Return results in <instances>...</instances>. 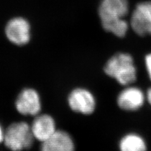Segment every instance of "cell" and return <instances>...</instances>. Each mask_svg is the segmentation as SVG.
<instances>
[{
	"mask_svg": "<svg viewBox=\"0 0 151 151\" xmlns=\"http://www.w3.org/2000/svg\"><path fill=\"white\" fill-rule=\"evenodd\" d=\"M145 95L140 89L129 87L124 89L117 98V104L122 110L135 111L144 105Z\"/></svg>",
	"mask_w": 151,
	"mask_h": 151,
	"instance_id": "8",
	"label": "cell"
},
{
	"mask_svg": "<svg viewBox=\"0 0 151 151\" xmlns=\"http://www.w3.org/2000/svg\"><path fill=\"white\" fill-rule=\"evenodd\" d=\"M4 134H3V129L1 128V125H0V142H1L4 140Z\"/></svg>",
	"mask_w": 151,
	"mask_h": 151,
	"instance_id": "14",
	"label": "cell"
},
{
	"mask_svg": "<svg viewBox=\"0 0 151 151\" xmlns=\"http://www.w3.org/2000/svg\"><path fill=\"white\" fill-rule=\"evenodd\" d=\"M147 98L148 102L150 103V105H151V88H149L147 91Z\"/></svg>",
	"mask_w": 151,
	"mask_h": 151,
	"instance_id": "13",
	"label": "cell"
},
{
	"mask_svg": "<svg viewBox=\"0 0 151 151\" xmlns=\"http://www.w3.org/2000/svg\"><path fill=\"white\" fill-rule=\"evenodd\" d=\"M31 130L34 138L43 142L56 131L54 120L48 115H39L33 122Z\"/></svg>",
	"mask_w": 151,
	"mask_h": 151,
	"instance_id": "10",
	"label": "cell"
},
{
	"mask_svg": "<svg viewBox=\"0 0 151 151\" xmlns=\"http://www.w3.org/2000/svg\"><path fill=\"white\" fill-rule=\"evenodd\" d=\"M145 62L146 68H147V72L149 74V76L150 78V79L151 80V53L147 54L145 56Z\"/></svg>",
	"mask_w": 151,
	"mask_h": 151,
	"instance_id": "12",
	"label": "cell"
},
{
	"mask_svg": "<svg viewBox=\"0 0 151 151\" xmlns=\"http://www.w3.org/2000/svg\"><path fill=\"white\" fill-rule=\"evenodd\" d=\"M6 37L13 44L22 45L27 44L30 39V26L25 19L14 18L9 20L5 28Z\"/></svg>",
	"mask_w": 151,
	"mask_h": 151,
	"instance_id": "6",
	"label": "cell"
},
{
	"mask_svg": "<svg viewBox=\"0 0 151 151\" xmlns=\"http://www.w3.org/2000/svg\"><path fill=\"white\" fill-rule=\"evenodd\" d=\"M16 108L18 111L22 115H37L41 109L39 94L32 89L23 90L17 99Z\"/></svg>",
	"mask_w": 151,
	"mask_h": 151,
	"instance_id": "7",
	"label": "cell"
},
{
	"mask_svg": "<svg viewBox=\"0 0 151 151\" xmlns=\"http://www.w3.org/2000/svg\"><path fill=\"white\" fill-rule=\"evenodd\" d=\"M31 127L25 122L15 123L9 126L4 136V144L9 149L20 150L30 148L34 142Z\"/></svg>",
	"mask_w": 151,
	"mask_h": 151,
	"instance_id": "3",
	"label": "cell"
},
{
	"mask_svg": "<svg viewBox=\"0 0 151 151\" xmlns=\"http://www.w3.org/2000/svg\"><path fill=\"white\" fill-rule=\"evenodd\" d=\"M129 11L127 0H102L98 13L104 30L119 37H124L129 29L124 18Z\"/></svg>",
	"mask_w": 151,
	"mask_h": 151,
	"instance_id": "1",
	"label": "cell"
},
{
	"mask_svg": "<svg viewBox=\"0 0 151 151\" xmlns=\"http://www.w3.org/2000/svg\"><path fill=\"white\" fill-rule=\"evenodd\" d=\"M119 147L122 151H144L147 149L144 140L135 134L124 136L120 142Z\"/></svg>",
	"mask_w": 151,
	"mask_h": 151,
	"instance_id": "11",
	"label": "cell"
},
{
	"mask_svg": "<svg viewBox=\"0 0 151 151\" xmlns=\"http://www.w3.org/2000/svg\"><path fill=\"white\" fill-rule=\"evenodd\" d=\"M132 28L139 36L151 35V1L139 3L132 13Z\"/></svg>",
	"mask_w": 151,
	"mask_h": 151,
	"instance_id": "4",
	"label": "cell"
},
{
	"mask_svg": "<svg viewBox=\"0 0 151 151\" xmlns=\"http://www.w3.org/2000/svg\"><path fill=\"white\" fill-rule=\"evenodd\" d=\"M70 108L76 112L89 115L94 111L96 101L93 94L86 89L76 88L72 91L68 97Z\"/></svg>",
	"mask_w": 151,
	"mask_h": 151,
	"instance_id": "5",
	"label": "cell"
},
{
	"mask_svg": "<svg viewBox=\"0 0 151 151\" xmlns=\"http://www.w3.org/2000/svg\"><path fill=\"white\" fill-rule=\"evenodd\" d=\"M41 149L44 151H72L74 149V144L71 137L67 132L56 130L42 142Z\"/></svg>",
	"mask_w": 151,
	"mask_h": 151,
	"instance_id": "9",
	"label": "cell"
},
{
	"mask_svg": "<svg viewBox=\"0 0 151 151\" xmlns=\"http://www.w3.org/2000/svg\"><path fill=\"white\" fill-rule=\"evenodd\" d=\"M104 71L124 86L133 83L137 79L134 59L127 53H119L111 57L106 63Z\"/></svg>",
	"mask_w": 151,
	"mask_h": 151,
	"instance_id": "2",
	"label": "cell"
}]
</instances>
